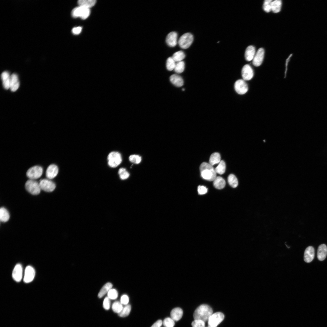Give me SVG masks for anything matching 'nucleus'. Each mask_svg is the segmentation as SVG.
<instances>
[{"label":"nucleus","mask_w":327,"mask_h":327,"mask_svg":"<svg viewBox=\"0 0 327 327\" xmlns=\"http://www.w3.org/2000/svg\"><path fill=\"white\" fill-rule=\"evenodd\" d=\"M213 313L212 309L209 305H201L199 306L194 311L193 318L195 320H200L205 322L208 320Z\"/></svg>","instance_id":"nucleus-1"},{"label":"nucleus","mask_w":327,"mask_h":327,"mask_svg":"<svg viewBox=\"0 0 327 327\" xmlns=\"http://www.w3.org/2000/svg\"><path fill=\"white\" fill-rule=\"evenodd\" d=\"M200 170L202 177L207 180L213 181L216 177L215 169L207 162H203L200 164Z\"/></svg>","instance_id":"nucleus-2"},{"label":"nucleus","mask_w":327,"mask_h":327,"mask_svg":"<svg viewBox=\"0 0 327 327\" xmlns=\"http://www.w3.org/2000/svg\"><path fill=\"white\" fill-rule=\"evenodd\" d=\"M108 164L111 167H115L120 165L122 160L120 154L116 151L110 153L107 157Z\"/></svg>","instance_id":"nucleus-3"},{"label":"nucleus","mask_w":327,"mask_h":327,"mask_svg":"<svg viewBox=\"0 0 327 327\" xmlns=\"http://www.w3.org/2000/svg\"><path fill=\"white\" fill-rule=\"evenodd\" d=\"M90 13L89 8L79 6L73 9L71 15L74 18L79 17L82 19H85L89 16Z\"/></svg>","instance_id":"nucleus-4"},{"label":"nucleus","mask_w":327,"mask_h":327,"mask_svg":"<svg viewBox=\"0 0 327 327\" xmlns=\"http://www.w3.org/2000/svg\"><path fill=\"white\" fill-rule=\"evenodd\" d=\"M25 186L26 190L33 195L39 194L41 190L39 183L35 180H28L26 182Z\"/></svg>","instance_id":"nucleus-5"},{"label":"nucleus","mask_w":327,"mask_h":327,"mask_svg":"<svg viewBox=\"0 0 327 327\" xmlns=\"http://www.w3.org/2000/svg\"><path fill=\"white\" fill-rule=\"evenodd\" d=\"M193 40V35L190 33H187L183 35L180 38L178 43L182 48H188L192 44Z\"/></svg>","instance_id":"nucleus-6"},{"label":"nucleus","mask_w":327,"mask_h":327,"mask_svg":"<svg viewBox=\"0 0 327 327\" xmlns=\"http://www.w3.org/2000/svg\"><path fill=\"white\" fill-rule=\"evenodd\" d=\"M43 172L42 167L35 166L30 168L27 171L26 175L30 179L35 180L40 178Z\"/></svg>","instance_id":"nucleus-7"},{"label":"nucleus","mask_w":327,"mask_h":327,"mask_svg":"<svg viewBox=\"0 0 327 327\" xmlns=\"http://www.w3.org/2000/svg\"><path fill=\"white\" fill-rule=\"evenodd\" d=\"M224 315L222 312H218L213 314L208 319V326L216 327L224 319Z\"/></svg>","instance_id":"nucleus-8"},{"label":"nucleus","mask_w":327,"mask_h":327,"mask_svg":"<svg viewBox=\"0 0 327 327\" xmlns=\"http://www.w3.org/2000/svg\"><path fill=\"white\" fill-rule=\"evenodd\" d=\"M234 88L236 92L239 94H244L248 90V85L243 79H239L235 83Z\"/></svg>","instance_id":"nucleus-9"},{"label":"nucleus","mask_w":327,"mask_h":327,"mask_svg":"<svg viewBox=\"0 0 327 327\" xmlns=\"http://www.w3.org/2000/svg\"><path fill=\"white\" fill-rule=\"evenodd\" d=\"M39 183L41 189L47 192L53 191L56 187L55 183L48 179L41 180Z\"/></svg>","instance_id":"nucleus-10"},{"label":"nucleus","mask_w":327,"mask_h":327,"mask_svg":"<svg viewBox=\"0 0 327 327\" xmlns=\"http://www.w3.org/2000/svg\"><path fill=\"white\" fill-rule=\"evenodd\" d=\"M35 276V271L34 269L31 266H27L25 270L24 282L26 283L30 282L34 279Z\"/></svg>","instance_id":"nucleus-11"},{"label":"nucleus","mask_w":327,"mask_h":327,"mask_svg":"<svg viewBox=\"0 0 327 327\" xmlns=\"http://www.w3.org/2000/svg\"><path fill=\"white\" fill-rule=\"evenodd\" d=\"M242 76L244 80H251L254 75L253 70L249 64L244 65L242 68L241 71Z\"/></svg>","instance_id":"nucleus-12"},{"label":"nucleus","mask_w":327,"mask_h":327,"mask_svg":"<svg viewBox=\"0 0 327 327\" xmlns=\"http://www.w3.org/2000/svg\"><path fill=\"white\" fill-rule=\"evenodd\" d=\"M23 268L21 265L17 264L15 266L12 272V277L15 281L19 282L22 278Z\"/></svg>","instance_id":"nucleus-13"},{"label":"nucleus","mask_w":327,"mask_h":327,"mask_svg":"<svg viewBox=\"0 0 327 327\" xmlns=\"http://www.w3.org/2000/svg\"><path fill=\"white\" fill-rule=\"evenodd\" d=\"M264 54V51L263 48L258 49L253 59V65L258 67L260 66L262 63Z\"/></svg>","instance_id":"nucleus-14"},{"label":"nucleus","mask_w":327,"mask_h":327,"mask_svg":"<svg viewBox=\"0 0 327 327\" xmlns=\"http://www.w3.org/2000/svg\"><path fill=\"white\" fill-rule=\"evenodd\" d=\"M58 172V166L54 164L50 165L48 167L46 172V176L48 179L54 178L57 175Z\"/></svg>","instance_id":"nucleus-15"},{"label":"nucleus","mask_w":327,"mask_h":327,"mask_svg":"<svg viewBox=\"0 0 327 327\" xmlns=\"http://www.w3.org/2000/svg\"><path fill=\"white\" fill-rule=\"evenodd\" d=\"M177 34L175 31L169 33L166 38V42L167 45L171 47L175 46L177 43Z\"/></svg>","instance_id":"nucleus-16"},{"label":"nucleus","mask_w":327,"mask_h":327,"mask_svg":"<svg viewBox=\"0 0 327 327\" xmlns=\"http://www.w3.org/2000/svg\"><path fill=\"white\" fill-rule=\"evenodd\" d=\"M315 256V251L314 248L312 246L307 247L305 250L304 259L306 263L311 262L314 259Z\"/></svg>","instance_id":"nucleus-17"},{"label":"nucleus","mask_w":327,"mask_h":327,"mask_svg":"<svg viewBox=\"0 0 327 327\" xmlns=\"http://www.w3.org/2000/svg\"><path fill=\"white\" fill-rule=\"evenodd\" d=\"M19 86V82L17 75L13 73L11 75L9 88L13 92L16 91Z\"/></svg>","instance_id":"nucleus-18"},{"label":"nucleus","mask_w":327,"mask_h":327,"mask_svg":"<svg viewBox=\"0 0 327 327\" xmlns=\"http://www.w3.org/2000/svg\"><path fill=\"white\" fill-rule=\"evenodd\" d=\"M327 254V247L325 244H322L318 247L317 257L319 260L323 261L326 258Z\"/></svg>","instance_id":"nucleus-19"},{"label":"nucleus","mask_w":327,"mask_h":327,"mask_svg":"<svg viewBox=\"0 0 327 327\" xmlns=\"http://www.w3.org/2000/svg\"><path fill=\"white\" fill-rule=\"evenodd\" d=\"M170 82L176 87H180L183 86L184 81L180 76L177 74H173L170 77Z\"/></svg>","instance_id":"nucleus-20"},{"label":"nucleus","mask_w":327,"mask_h":327,"mask_svg":"<svg viewBox=\"0 0 327 327\" xmlns=\"http://www.w3.org/2000/svg\"><path fill=\"white\" fill-rule=\"evenodd\" d=\"M183 315L182 310L179 307L173 309L170 312L171 318L176 321L180 320L182 318Z\"/></svg>","instance_id":"nucleus-21"},{"label":"nucleus","mask_w":327,"mask_h":327,"mask_svg":"<svg viewBox=\"0 0 327 327\" xmlns=\"http://www.w3.org/2000/svg\"><path fill=\"white\" fill-rule=\"evenodd\" d=\"M10 77L9 73L7 71H4L1 74L3 85L6 89L9 88Z\"/></svg>","instance_id":"nucleus-22"},{"label":"nucleus","mask_w":327,"mask_h":327,"mask_svg":"<svg viewBox=\"0 0 327 327\" xmlns=\"http://www.w3.org/2000/svg\"><path fill=\"white\" fill-rule=\"evenodd\" d=\"M255 54V47L252 45L248 46L246 50L245 54V56L246 60L250 61L253 60Z\"/></svg>","instance_id":"nucleus-23"},{"label":"nucleus","mask_w":327,"mask_h":327,"mask_svg":"<svg viewBox=\"0 0 327 327\" xmlns=\"http://www.w3.org/2000/svg\"><path fill=\"white\" fill-rule=\"evenodd\" d=\"M226 184V182L223 178L220 177H216L213 181L214 187L218 189L223 188Z\"/></svg>","instance_id":"nucleus-24"},{"label":"nucleus","mask_w":327,"mask_h":327,"mask_svg":"<svg viewBox=\"0 0 327 327\" xmlns=\"http://www.w3.org/2000/svg\"><path fill=\"white\" fill-rule=\"evenodd\" d=\"M112 285L110 282L106 283L101 288L98 294V297L101 298L104 296L112 288Z\"/></svg>","instance_id":"nucleus-25"},{"label":"nucleus","mask_w":327,"mask_h":327,"mask_svg":"<svg viewBox=\"0 0 327 327\" xmlns=\"http://www.w3.org/2000/svg\"><path fill=\"white\" fill-rule=\"evenodd\" d=\"M220 160L221 157L220 154L215 152L210 156L209 163L213 166L215 164L219 163L221 161Z\"/></svg>","instance_id":"nucleus-26"},{"label":"nucleus","mask_w":327,"mask_h":327,"mask_svg":"<svg viewBox=\"0 0 327 327\" xmlns=\"http://www.w3.org/2000/svg\"><path fill=\"white\" fill-rule=\"evenodd\" d=\"M10 215L7 210L4 207H1L0 210V219L3 222H7L9 219Z\"/></svg>","instance_id":"nucleus-27"},{"label":"nucleus","mask_w":327,"mask_h":327,"mask_svg":"<svg viewBox=\"0 0 327 327\" xmlns=\"http://www.w3.org/2000/svg\"><path fill=\"white\" fill-rule=\"evenodd\" d=\"M96 3L95 0H80L78 1L79 6H82L90 9Z\"/></svg>","instance_id":"nucleus-28"},{"label":"nucleus","mask_w":327,"mask_h":327,"mask_svg":"<svg viewBox=\"0 0 327 327\" xmlns=\"http://www.w3.org/2000/svg\"><path fill=\"white\" fill-rule=\"evenodd\" d=\"M282 5V1L280 0H275L272 1L271 3V10L274 13L280 12Z\"/></svg>","instance_id":"nucleus-29"},{"label":"nucleus","mask_w":327,"mask_h":327,"mask_svg":"<svg viewBox=\"0 0 327 327\" xmlns=\"http://www.w3.org/2000/svg\"><path fill=\"white\" fill-rule=\"evenodd\" d=\"M185 55L184 52L180 51L175 52L172 57L176 62L180 61L184 58Z\"/></svg>","instance_id":"nucleus-30"},{"label":"nucleus","mask_w":327,"mask_h":327,"mask_svg":"<svg viewBox=\"0 0 327 327\" xmlns=\"http://www.w3.org/2000/svg\"><path fill=\"white\" fill-rule=\"evenodd\" d=\"M228 182L229 184L233 188H236L238 185V180L235 175L233 174H231L228 176Z\"/></svg>","instance_id":"nucleus-31"},{"label":"nucleus","mask_w":327,"mask_h":327,"mask_svg":"<svg viewBox=\"0 0 327 327\" xmlns=\"http://www.w3.org/2000/svg\"><path fill=\"white\" fill-rule=\"evenodd\" d=\"M131 309V306L129 304L125 305L121 312L118 314V315L121 317H124L127 316L129 314Z\"/></svg>","instance_id":"nucleus-32"},{"label":"nucleus","mask_w":327,"mask_h":327,"mask_svg":"<svg viewBox=\"0 0 327 327\" xmlns=\"http://www.w3.org/2000/svg\"><path fill=\"white\" fill-rule=\"evenodd\" d=\"M185 66V63L183 61L176 62L174 70L177 73H181L184 71Z\"/></svg>","instance_id":"nucleus-33"},{"label":"nucleus","mask_w":327,"mask_h":327,"mask_svg":"<svg viewBox=\"0 0 327 327\" xmlns=\"http://www.w3.org/2000/svg\"><path fill=\"white\" fill-rule=\"evenodd\" d=\"M215 169L216 173L220 174H223L226 170V164L224 161L223 160H221Z\"/></svg>","instance_id":"nucleus-34"},{"label":"nucleus","mask_w":327,"mask_h":327,"mask_svg":"<svg viewBox=\"0 0 327 327\" xmlns=\"http://www.w3.org/2000/svg\"><path fill=\"white\" fill-rule=\"evenodd\" d=\"M123 308L122 304L119 301H117L114 302L112 306V309L113 311L115 313L118 314L119 313Z\"/></svg>","instance_id":"nucleus-35"},{"label":"nucleus","mask_w":327,"mask_h":327,"mask_svg":"<svg viewBox=\"0 0 327 327\" xmlns=\"http://www.w3.org/2000/svg\"><path fill=\"white\" fill-rule=\"evenodd\" d=\"M176 63V62L172 57H170L168 58L166 61V67L167 69L169 71H171L174 70Z\"/></svg>","instance_id":"nucleus-36"},{"label":"nucleus","mask_w":327,"mask_h":327,"mask_svg":"<svg viewBox=\"0 0 327 327\" xmlns=\"http://www.w3.org/2000/svg\"><path fill=\"white\" fill-rule=\"evenodd\" d=\"M118 174L121 179L124 180L127 179L129 176L130 174L127 171L126 169L124 168H121L119 170Z\"/></svg>","instance_id":"nucleus-37"},{"label":"nucleus","mask_w":327,"mask_h":327,"mask_svg":"<svg viewBox=\"0 0 327 327\" xmlns=\"http://www.w3.org/2000/svg\"><path fill=\"white\" fill-rule=\"evenodd\" d=\"M163 324L165 327H173L175 325L174 321L171 318L167 317L164 319Z\"/></svg>","instance_id":"nucleus-38"},{"label":"nucleus","mask_w":327,"mask_h":327,"mask_svg":"<svg viewBox=\"0 0 327 327\" xmlns=\"http://www.w3.org/2000/svg\"><path fill=\"white\" fill-rule=\"evenodd\" d=\"M129 159L130 162L136 164H139L141 160V157L138 155L135 154L130 155Z\"/></svg>","instance_id":"nucleus-39"},{"label":"nucleus","mask_w":327,"mask_h":327,"mask_svg":"<svg viewBox=\"0 0 327 327\" xmlns=\"http://www.w3.org/2000/svg\"><path fill=\"white\" fill-rule=\"evenodd\" d=\"M107 296L111 299H116L118 296V293L117 290L114 289H111L108 292Z\"/></svg>","instance_id":"nucleus-40"},{"label":"nucleus","mask_w":327,"mask_h":327,"mask_svg":"<svg viewBox=\"0 0 327 327\" xmlns=\"http://www.w3.org/2000/svg\"><path fill=\"white\" fill-rule=\"evenodd\" d=\"M272 1L271 0H266L264 1L263 8L266 12H269L271 10V3Z\"/></svg>","instance_id":"nucleus-41"},{"label":"nucleus","mask_w":327,"mask_h":327,"mask_svg":"<svg viewBox=\"0 0 327 327\" xmlns=\"http://www.w3.org/2000/svg\"><path fill=\"white\" fill-rule=\"evenodd\" d=\"M192 327H205V323L200 320H194L191 324Z\"/></svg>","instance_id":"nucleus-42"},{"label":"nucleus","mask_w":327,"mask_h":327,"mask_svg":"<svg viewBox=\"0 0 327 327\" xmlns=\"http://www.w3.org/2000/svg\"><path fill=\"white\" fill-rule=\"evenodd\" d=\"M110 299H111L107 296L105 297L104 300L103 306L104 309L106 310H108L110 308L111 305Z\"/></svg>","instance_id":"nucleus-43"},{"label":"nucleus","mask_w":327,"mask_h":327,"mask_svg":"<svg viewBox=\"0 0 327 327\" xmlns=\"http://www.w3.org/2000/svg\"><path fill=\"white\" fill-rule=\"evenodd\" d=\"M198 193L200 195H203L207 193L208 191L207 188L203 186H199L197 188Z\"/></svg>","instance_id":"nucleus-44"},{"label":"nucleus","mask_w":327,"mask_h":327,"mask_svg":"<svg viewBox=\"0 0 327 327\" xmlns=\"http://www.w3.org/2000/svg\"><path fill=\"white\" fill-rule=\"evenodd\" d=\"M129 301V298L127 295L124 294L121 296L120 299V302L122 305H127Z\"/></svg>","instance_id":"nucleus-45"},{"label":"nucleus","mask_w":327,"mask_h":327,"mask_svg":"<svg viewBox=\"0 0 327 327\" xmlns=\"http://www.w3.org/2000/svg\"><path fill=\"white\" fill-rule=\"evenodd\" d=\"M82 28L78 27L73 28L72 30V33L74 34H78L81 32Z\"/></svg>","instance_id":"nucleus-46"},{"label":"nucleus","mask_w":327,"mask_h":327,"mask_svg":"<svg viewBox=\"0 0 327 327\" xmlns=\"http://www.w3.org/2000/svg\"><path fill=\"white\" fill-rule=\"evenodd\" d=\"M162 324V321L161 320H159L156 322L151 327H160Z\"/></svg>","instance_id":"nucleus-47"},{"label":"nucleus","mask_w":327,"mask_h":327,"mask_svg":"<svg viewBox=\"0 0 327 327\" xmlns=\"http://www.w3.org/2000/svg\"><path fill=\"white\" fill-rule=\"evenodd\" d=\"M182 90L183 91H185V89L184 88H183Z\"/></svg>","instance_id":"nucleus-48"},{"label":"nucleus","mask_w":327,"mask_h":327,"mask_svg":"<svg viewBox=\"0 0 327 327\" xmlns=\"http://www.w3.org/2000/svg\"><path fill=\"white\" fill-rule=\"evenodd\" d=\"M210 327V326H208V327Z\"/></svg>","instance_id":"nucleus-49"}]
</instances>
